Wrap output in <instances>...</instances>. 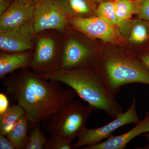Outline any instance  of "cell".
I'll list each match as a JSON object with an SVG mask.
<instances>
[{"label": "cell", "mask_w": 149, "mask_h": 149, "mask_svg": "<svg viewBox=\"0 0 149 149\" xmlns=\"http://www.w3.org/2000/svg\"><path fill=\"white\" fill-rule=\"evenodd\" d=\"M30 69L12 72L3 82L11 100L24 110L32 129L41 121L45 122L77 94L71 88L65 89L62 83L45 80Z\"/></svg>", "instance_id": "6da1fadb"}, {"label": "cell", "mask_w": 149, "mask_h": 149, "mask_svg": "<svg viewBox=\"0 0 149 149\" xmlns=\"http://www.w3.org/2000/svg\"><path fill=\"white\" fill-rule=\"evenodd\" d=\"M46 80L68 85L95 110L115 118L123 112L122 107L111 97L105 84L94 66L71 70L60 68L38 74Z\"/></svg>", "instance_id": "7a4b0ae2"}, {"label": "cell", "mask_w": 149, "mask_h": 149, "mask_svg": "<svg viewBox=\"0 0 149 149\" xmlns=\"http://www.w3.org/2000/svg\"><path fill=\"white\" fill-rule=\"evenodd\" d=\"M94 67L112 98L123 85L133 83L149 85V70L137 57L123 53L110 54L97 59Z\"/></svg>", "instance_id": "3957f363"}, {"label": "cell", "mask_w": 149, "mask_h": 149, "mask_svg": "<svg viewBox=\"0 0 149 149\" xmlns=\"http://www.w3.org/2000/svg\"><path fill=\"white\" fill-rule=\"evenodd\" d=\"M94 109L74 99L66 103L53 115L47 132L59 135L72 141L85 127L86 120Z\"/></svg>", "instance_id": "277c9868"}, {"label": "cell", "mask_w": 149, "mask_h": 149, "mask_svg": "<svg viewBox=\"0 0 149 149\" xmlns=\"http://www.w3.org/2000/svg\"><path fill=\"white\" fill-rule=\"evenodd\" d=\"M63 34L49 29L36 33L35 48L31 69L38 74L61 68Z\"/></svg>", "instance_id": "5b68a950"}, {"label": "cell", "mask_w": 149, "mask_h": 149, "mask_svg": "<svg viewBox=\"0 0 149 149\" xmlns=\"http://www.w3.org/2000/svg\"><path fill=\"white\" fill-rule=\"evenodd\" d=\"M68 28L63 33V42L61 68L71 70L94 66L97 60L95 51L90 43Z\"/></svg>", "instance_id": "8992f818"}, {"label": "cell", "mask_w": 149, "mask_h": 149, "mask_svg": "<svg viewBox=\"0 0 149 149\" xmlns=\"http://www.w3.org/2000/svg\"><path fill=\"white\" fill-rule=\"evenodd\" d=\"M141 120L136 111V99L133 97L128 110L118 115L111 122L100 128H85L77 137V141L72 145V147L76 149L84 146L89 147L97 145L101 143L104 139L113 136V133L118 128L127 124H137Z\"/></svg>", "instance_id": "52a82bcc"}, {"label": "cell", "mask_w": 149, "mask_h": 149, "mask_svg": "<svg viewBox=\"0 0 149 149\" xmlns=\"http://www.w3.org/2000/svg\"><path fill=\"white\" fill-rule=\"evenodd\" d=\"M32 23L35 34L49 29L63 33L70 27L68 16L58 0H38L35 5Z\"/></svg>", "instance_id": "ba28073f"}, {"label": "cell", "mask_w": 149, "mask_h": 149, "mask_svg": "<svg viewBox=\"0 0 149 149\" xmlns=\"http://www.w3.org/2000/svg\"><path fill=\"white\" fill-rule=\"evenodd\" d=\"M69 27L92 39L106 43L118 44L123 39L117 26L107 23L97 17L76 18L68 16Z\"/></svg>", "instance_id": "9c48e42d"}, {"label": "cell", "mask_w": 149, "mask_h": 149, "mask_svg": "<svg viewBox=\"0 0 149 149\" xmlns=\"http://www.w3.org/2000/svg\"><path fill=\"white\" fill-rule=\"evenodd\" d=\"M35 35L32 20L17 28L0 32L1 52L16 53L34 50Z\"/></svg>", "instance_id": "30bf717a"}, {"label": "cell", "mask_w": 149, "mask_h": 149, "mask_svg": "<svg viewBox=\"0 0 149 149\" xmlns=\"http://www.w3.org/2000/svg\"><path fill=\"white\" fill-rule=\"evenodd\" d=\"M35 5L14 0L6 11L0 15V32L20 27L32 21Z\"/></svg>", "instance_id": "8fae6325"}, {"label": "cell", "mask_w": 149, "mask_h": 149, "mask_svg": "<svg viewBox=\"0 0 149 149\" xmlns=\"http://www.w3.org/2000/svg\"><path fill=\"white\" fill-rule=\"evenodd\" d=\"M117 26L123 38L129 42L137 45L149 44V21L128 19L121 20Z\"/></svg>", "instance_id": "7c38bea8"}, {"label": "cell", "mask_w": 149, "mask_h": 149, "mask_svg": "<svg viewBox=\"0 0 149 149\" xmlns=\"http://www.w3.org/2000/svg\"><path fill=\"white\" fill-rule=\"evenodd\" d=\"M149 132V111L145 112V117L136 124V126L124 134L111 136L106 141L92 146L86 147L84 149H124L127 144L137 136Z\"/></svg>", "instance_id": "4fadbf2b"}, {"label": "cell", "mask_w": 149, "mask_h": 149, "mask_svg": "<svg viewBox=\"0 0 149 149\" xmlns=\"http://www.w3.org/2000/svg\"><path fill=\"white\" fill-rule=\"evenodd\" d=\"M34 50L16 53H0V79L17 70L30 69Z\"/></svg>", "instance_id": "5bb4252c"}, {"label": "cell", "mask_w": 149, "mask_h": 149, "mask_svg": "<svg viewBox=\"0 0 149 149\" xmlns=\"http://www.w3.org/2000/svg\"><path fill=\"white\" fill-rule=\"evenodd\" d=\"M68 17L89 18L96 17L97 3L95 0H58Z\"/></svg>", "instance_id": "9a60e30c"}, {"label": "cell", "mask_w": 149, "mask_h": 149, "mask_svg": "<svg viewBox=\"0 0 149 149\" xmlns=\"http://www.w3.org/2000/svg\"><path fill=\"white\" fill-rule=\"evenodd\" d=\"M30 127L29 119L24 115L16 122L12 129L6 135L15 149L26 148L29 140L28 130Z\"/></svg>", "instance_id": "2e32d148"}, {"label": "cell", "mask_w": 149, "mask_h": 149, "mask_svg": "<svg viewBox=\"0 0 149 149\" xmlns=\"http://www.w3.org/2000/svg\"><path fill=\"white\" fill-rule=\"evenodd\" d=\"M25 115L24 110L17 104H12L2 114L0 115V134L6 136L16 122Z\"/></svg>", "instance_id": "e0dca14e"}, {"label": "cell", "mask_w": 149, "mask_h": 149, "mask_svg": "<svg viewBox=\"0 0 149 149\" xmlns=\"http://www.w3.org/2000/svg\"><path fill=\"white\" fill-rule=\"evenodd\" d=\"M113 3L116 14L120 21L131 18L133 15L139 13V7L134 0H116Z\"/></svg>", "instance_id": "ac0fdd59"}, {"label": "cell", "mask_w": 149, "mask_h": 149, "mask_svg": "<svg viewBox=\"0 0 149 149\" xmlns=\"http://www.w3.org/2000/svg\"><path fill=\"white\" fill-rule=\"evenodd\" d=\"M98 4L96 9V17L108 24L117 26L120 21L116 14L113 2H102Z\"/></svg>", "instance_id": "d6986e66"}, {"label": "cell", "mask_w": 149, "mask_h": 149, "mask_svg": "<svg viewBox=\"0 0 149 149\" xmlns=\"http://www.w3.org/2000/svg\"><path fill=\"white\" fill-rule=\"evenodd\" d=\"M41 124L38 123L32 129L29 136L28 144L25 149H43L48 138L45 136L40 129Z\"/></svg>", "instance_id": "ffe728a7"}, {"label": "cell", "mask_w": 149, "mask_h": 149, "mask_svg": "<svg viewBox=\"0 0 149 149\" xmlns=\"http://www.w3.org/2000/svg\"><path fill=\"white\" fill-rule=\"evenodd\" d=\"M72 141L59 135L53 134L48 139L44 149H73Z\"/></svg>", "instance_id": "44dd1931"}, {"label": "cell", "mask_w": 149, "mask_h": 149, "mask_svg": "<svg viewBox=\"0 0 149 149\" xmlns=\"http://www.w3.org/2000/svg\"><path fill=\"white\" fill-rule=\"evenodd\" d=\"M139 9L138 15L140 19L149 21V0H134Z\"/></svg>", "instance_id": "7402d4cb"}, {"label": "cell", "mask_w": 149, "mask_h": 149, "mask_svg": "<svg viewBox=\"0 0 149 149\" xmlns=\"http://www.w3.org/2000/svg\"><path fill=\"white\" fill-rule=\"evenodd\" d=\"M8 99L5 94L0 93V115L5 112L9 107Z\"/></svg>", "instance_id": "603a6c76"}, {"label": "cell", "mask_w": 149, "mask_h": 149, "mask_svg": "<svg viewBox=\"0 0 149 149\" xmlns=\"http://www.w3.org/2000/svg\"><path fill=\"white\" fill-rule=\"evenodd\" d=\"M6 136L0 134V149H15L13 144Z\"/></svg>", "instance_id": "cb8c5ba5"}, {"label": "cell", "mask_w": 149, "mask_h": 149, "mask_svg": "<svg viewBox=\"0 0 149 149\" xmlns=\"http://www.w3.org/2000/svg\"><path fill=\"white\" fill-rule=\"evenodd\" d=\"M137 57L149 70V48Z\"/></svg>", "instance_id": "d4e9b609"}, {"label": "cell", "mask_w": 149, "mask_h": 149, "mask_svg": "<svg viewBox=\"0 0 149 149\" xmlns=\"http://www.w3.org/2000/svg\"><path fill=\"white\" fill-rule=\"evenodd\" d=\"M14 0H3L0 2V15L3 13L9 7Z\"/></svg>", "instance_id": "484cf974"}, {"label": "cell", "mask_w": 149, "mask_h": 149, "mask_svg": "<svg viewBox=\"0 0 149 149\" xmlns=\"http://www.w3.org/2000/svg\"><path fill=\"white\" fill-rule=\"evenodd\" d=\"M18 1H20L22 2L28 4L35 5L38 1V0H18Z\"/></svg>", "instance_id": "4316f807"}, {"label": "cell", "mask_w": 149, "mask_h": 149, "mask_svg": "<svg viewBox=\"0 0 149 149\" xmlns=\"http://www.w3.org/2000/svg\"><path fill=\"white\" fill-rule=\"evenodd\" d=\"M116 0H95V2L97 3H99L102 2L104 1H112L114 2Z\"/></svg>", "instance_id": "83f0119b"}, {"label": "cell", "mask_w": 149, "mask_h": 149, "mask_svg": "<svg viewBox=\"0 0 149 149\" xmlns=\"http://www.w3.org/2000/svg\"><path fill=\"white\" fill-rule=\"evenodd\" d=\"M143 136H145L146 141L149 142V132H148L146 134L143 135Z\"/></svg>", "instance_id": "f1b7e54d"}, {"label": "cell", "mask_w": 149, "mask_h": 149, "mask_svg": "<svg viewBox=\"0 0 149 149\" xmlns=\"http://www.w3.org/2000/svg\"><path fill=\"white\" fill-rule=\"evenodd\" d=\"M3 1V0H0V2H1L2 1Z\"/></svg>", "instance_id": "f546056e"}]
</instances>
